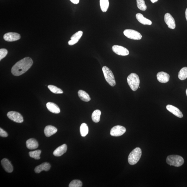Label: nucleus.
Segmentation results:
<instances>
[{
  "label": "nucleus",
  "mask_w": 187,
  "mask_h": 187,
  "mask_svg": "<svg viewBox=\"0 0 187 187\" xmlns=\"http://www.w3.org/2000/svg\"><path fill=\"white\" fill-rule=\"evenodd\" d=\"M127 82L133 91L137 90L140 84V79L137 74L131 73L127 78Z\"/></svg>",
  "instance_id": "obj_4"
},
{
  "label": "nucleus",
  "mask_w": 187,
  "mask_h": 187,
  "mask_svg": "<svg viewBox=\"0 0 187 187\" xmlns=\"http://www.w3.org/2000/svg\"><path fill=\"white\" fill-rule=\"evenodd\" d=\"M33 61L30 57H25L14 64L11 69L12 74L18 76L26 72L32 66Z\"/></svg>",
  "instance_id": "obj_1"
},
{
  "label": "nucleus",
  "mask_w": 187,
  "mask_h": 187,
  "mask_svg": "<svg viewBox=\"0 0 187 187\" xmlns=\"http://www.w3.org/2000/svg\"><path fill=\"white\" fill-rule=\"evenodd\" d=\"M83 34V31H79L76 33L71 37V40L68 42V44L73 45L77 44L82 36Z\"/></svg>",
  "instance_id": "obj_12"
},
{
  "label": "nucleus",
  "mask_w": 187,
  "mask_h": 187,
  "mask_svg": "<svg viewBox=\"0 0 187 187\" xmlns=\"http://www.w3.org/2000/svg\"><path fill=\"white\" fill-rule=\"evenodd\" d=\"M186 95L187 97V89H186Z\"/></svg>",
  "instance_id": "obj_36"
},
{
  "label": "nucleus",
  "mask_w": 187,
  "mask_h": 187,
  "mask_svg": "<svg viewBox=\"0 0 187 187\" xmlns=\"http://www.w3.org/2000/svg\"><path fill=\"white\" fill-rule=\"evenodd\" d=\"M67 146L66 144H63L59 146L55 150L53 153L54 155L56 157L61 156L65 153L67 151Z\"/></svg>",
  "instance_id": "obj_18"
},
{
  "label": "nucleus",
  "mask_w": 187,
  "mask_h": 187,
  "mask_svg": "<svg viewBox=\"0 0 187 187\" xmlns=\"http://www.w3.org/2000/svg\"><path fill=\"white\" fill-rule=\"evenodd\" d=\"M126 131V129L124 127L121 126H116L111 129L110 135L112 136H119L123 135Z\"/></svg>",
  "instance_id": "obj_8"
},
{
  "label": "nucleus",
  "mask_w": 187,
  "mask_h": 187,
  "mask_svg": "<svg viewBox=\"0 0 187 187\" xmlns=\"http://www.w3.org/2000/svg\"><path fill=\"white\" fill-rule=\"evenodd\" d=\"M82 182L79 180H74L69 184V187H81L82 186Z\"/></svg>",
  "instance_id": "obj_30"
},
{
  "label": "nucleus",
  "mask_w": 187,
  "mask_h": 187,
  "mask_svg": "<svg viewBox=\"0 0 187 187\" xmlns=\"http://www.w3.org/2000/svg\"><path fill=\"white\" fill-rule=\"evenodd\" d=\"M20 35L15 32H9L6 33L4 36V39L6 41L13 42L20 39Z\"/></svg>",
  "instance_id": "obj_10"
},
{
  "label": "nucleus",
  "mask_w": 187,
  "mask_h": 187,
  "mask_svg": "<svg viewBox=\"0 0 187 187\" xmlns=\"http://www.w3.org/2000/svg\"><path fill=\"white\" fill-rule=\"evenodd\" d=\"M48 88L51 91V92L56 94H61L63 93V91H62L61 89L57 87L56 86L52 85H49L48 86Z\"/></svg>",
  "instance_id": "obj_28"
},
{
  "label": "nucleus",
  "mask_w": 187,
  "mask_h": 187,
  "mask_svg": "<svg viewBox=\"0 0 187 187\" xmlns=\"http://www.w3.org/2000/svg\"><path fill=\"white\" fill-rule=\"evenodd\" d=\"M80 131L81 136L84 137L87 135L88 133V128L87 124L83 123L80 126Z\"/></svg>",
  "instance_id": "obj_26"
},
{
  "label": "nucleus",
  "mask_w": 187,
  "mask_h": 187,
  "mask_svg": "<svg viewBox=\"0 0 187 187\" xmlns=\"http://www.w3.org/2000/svg\"><path fill=\"white\" fill-rule=\"evenodd\" d=\"M70 1L74 4H77L80 2V0H70Z\"/></svg>",
  "instance_id": "obj_33"
},
{
  "label": "nucleus",
  "mask_w": 187,
  "mask_h": 187,
  "mask_svg": "<svg viewBox=\"0 0 187 187\" xmlns=\"http://www.w3.org/2000/svg\"><path fill=\"white\" fill-rule=\"evenodd\" d=\"M78 93L79 97L83 101L88 102L90 100V95L85 91L81 90H79Z\"/></svg>",
  "instance_id": "obj_22"
},
{
  "label": "nucleus",
  "mask_w": 187,
  "mask_h": 187,
  "mask_svg": "<svg viewBox=\"0 0 187 187\" xmlns=\"http://www.w3.org/2000/svg\"><path fill=\"white\" fill-rule=\"evenodd\" d=\"M100 6L103 12H106L109 8V0H100Z\"/></svg>",
  "instance_id": "obj_23"
},
{
  "label": "nucleus",
  "mask_w": 187,
  "mask_h": 187,
  "mask_svg": "<svg viewBox=\"0 0 187 187\" xmlns=\"http://www.w3.org/2000/svg\"><path fill=\"white\" fill-rule=\"evenodd\" d=\"M8 136V133H7L5 131L3 130L1 128H0V136L2 137H7Z\"/></svg>",
  "instance_id": "obj_32"
},
{
  "label": "nucleus",
  "mask_w": 187,
  "mask_h": 187,
  "mask_svg": "<svg viewBox=\"0 0 187 187\" xmlns=\"http://www.w3.org/2000/svg\"><path fill=\"white\" fill-rule=\"evenodd\" d=\"M166 109L169 112L179 118H182L183 116V114L180 110L173 105H168L166 106Z\"/></svg>",
  "instance_id": "obj_13"
},
{
  "label": "nucleus",
  "mask_w": 187,
  "mask_h": 187,
  "mask_svg": "<svg viewBox=\"0 0 187 187\" xmlns=\"http://www.w3.org/2000/svg\"><path fill=\"white\" fill-rule=\"evenodd\" d=\"M164 20L169 28L172 29H174L176 28V22L174 18L172 17L171 14L169 13L165 14L164 16Z\"/></svg>",
  "instance_id": "obj_11"
},
{
  "label": "nucleus",
  "mask_w": 187,
  "mask_h": 187,
  "mask_svg": "<svg viewBox=\"0 0 187 187\" xmlns=\"http://www.w3.org/2000/svg\"><path fill=\"white\" fill-rule=\"evenodd\" d=\"M157 79L160 83H165L169 81L170 76L169 74L163 71L160 72L157 74Z\"/></svg>",
  "instance_id": "obj_14"
},
{
  "label": "nucleus",
  "mask_w": 187,
  "mask_h": 187,
  "mask_svg": "<svg viewBox=\"0 0 187 187\" xmlns=\"http://www.w3.org/2000/svg\"><path fill=\"white\" fill-rule=\"evenodd\" d=\"M112 50L115 53L120 56H128L129 54V52L127 49L120 45H113L112 47Z\"/></svg>",
  "instance_id": "obj_9"
},
{
  "label": "nucleus",
  "mask_w": 187,
  "mask_h": 187,
  "mask_svg": "<svg viewBox=\"0 0 187 187\" xmlns=\"http://www.w3.org/2000/svg\"><path fill=\"white\" fill-rule=\"evenodd\" d=\"M48 110L52 113L58 114L61 112L59 107L57 105L52 102H48L46 104Z\"/></svg>",
  "instance_id": "obj_17"
},
{
  "label": "nucleus",
  "mask_w": 187,
  "mask_h": 187,
  "mask_svg": "<svg viewBox=\"0 0 187 187\" xmlns=\"http://www.w3.org/2000/svg\"><path fill=\"white\" fill-rule=\"evenodd\" d=\"M158 1H159V0H150L151 2L153 3H156V2H158Z\"/></svg>",
  "instance_id": "obj_34"
},
{
  "label": "nucleus",
  "mask_w": 187,
  "mask_h": 187,
  "mask_svg": "<svg viewBox=\"0 0 187 187\" xmlns=\"http://www.w3.org/2000/svg\"><path fill=\"white\" fill-rule=\"evenodd\" d=\"M136 1L137 6L139 9L143 11H145L147 9V7L144 0H136Z\"/></svg>",
  "instance_id": "obj_29"
},
{
  "label": "nucleus",
  "mask_w": 187,
  "mask_h": 187,
  "mask_svg": "<svg viewBox=\"0 0 187 187\" xmlns=\"http://www.w3.org/2000/svg\"><path fill=\"white\" fill-rule=\"evenodd\" d=\"M26 146L28 149L33 150L36 149L39 146L38 141L34 139H29L26 142Z\"/></svg>",
  "instance_id": "obj_19"
},
{
  "label": "nucleus",
  "mask_w": 187,
  "mask_h": 187,
  "mask_svg": "<svg viewBox=\"0 0 187 187\" xmlns=\"http://www.w3.org/2000/svg\"><path fill=\"white\" fill-rule=\"evenodd\" d=\"M50 168H51V165L49 163L44 162L36 167L34 171L36 173H39L42 171H49Z\"/></svg>",
  "instance_id": "obj_16"
},
{
  "label": "nucleus",
  "mask_w": 187,
  "mask_h": 187,
  "mask_svg": "<svg viewBox=\"0 0 187 187\" xmlns=\"http://www.w3.org/2000/svg\"><path fill=\"white\" fill-rule=\"evenodd\" d=\"M1 164L5 171L9 173H11L13 171V167L10 161L6 159L2 160Z\"/></svg>",
  "instance_id": "obj_15"
},
{
  "label": "nucleus",
  "mask_w": 187,
  "mask_h": 187,
  "mask_svg": "<svg viewBox=\"0 0 187 187\" xmlns=\"http://www.w3.org/2000/svg\"><path fill=\"white\" fill-rule=\"evenodd\" d=\"M7 116L9 119L14 122L21 123L24 121L22 116L19 113L15 111H10L7 114Z\"/></svg>",
  "instance_id": "obj_7"
},
{
  "label": "nucleus",
  "mask_w": 187,
  "mask_h": 187,
  "mask_svg": "<svg viewBox=\"0 0 187 187\" xmlns=\"http://www.w3.org/2000/svg\"><path fill=\"white\" fill-rule=\"evenodd\" d=\"M185 14V17L186 18V20L187 21V8L186 9Z\"/></svg>",
  "instance_id": "obj_35"
},
{
  "label": "nucleus",
  "mask_w": 187,
  "mask_h": 187,
  "mask_svg": "<svg viewBox=\"0 0 187 187\" xmlns=\"http://www.w3.org/2000/svg\"><path fill=\"white\" fill-rule=\"evenodd\" d=\"M142 155V151L140 148L137 147L133 150L129 154L128 161L131 165H134L139 160Z\"/></svg>",
  "instance_id": "obj_2"
},
{
  "label": "nucleus",
  "mask_w": 187,
  "mask_h": 187,
  "mask_svg": "<svg viewBox=\"0 0 187 187\" xmlns=\"http://www.w3.org/2000/svg\"><path fill=\"white\" fill-rule=\"evenodd\" d=\"M41 151L40 150H38L34 151H32L29 153L30 156L35 159L38 160L40 159V155Z\"/></svg>",
  "instance_id": "obj_27"
},
{
  "label": "nucleus",
  "mask_w": 187,
  "mask_h": 187,
  "mask_svg": "<svg viewBox=\"0 0 187 187\" xmlns=\"http://www.w3.org/2000/svg\"><path fill=\"white\" fill-rule=\"evenodd\" d=\"M57 131V129L54 126H48L45 127L44 129V133L47 137H50L56 133Z\"/></svg>",
  "instance_id": "obj_21"
},
{
  "label": "nucleus",
  "mask_w": 187,
  "mask_h": 187,
  "mask_svg": "<svg viewBox=\"0 0 187 187\" xmlns=\"http://www.w3.org/2000/svg\"><path fill=\"white\" fill-rule=\"evenodd\" d=\"M125 36L129 39L134 40H140L142 39V36L138 31L131 29H126L123 32Z\"/></svg>",
  "instance_id": "obj_6"
},
{
  "label": "nucleus",
  "mask_w": 187,
  "mask_h": 187,
  "mask_svg": "<svg viewBox=\"0 0 187 187\" xmlns=\"http://www.w3.org/2000/svg\"><path fill=\"white\" fill-rule=\"evenodd\" d=\"M167 163L170 166L179 167L182 166L184 163V159L181 156L172 155L168 156L166 159Z\"/></svg>",
  "instance_id": "obj_3"
},
{
  "label": "nucleus",
  "mask_w": 187,
  "mask_h": 187,
  "mask_svg": "<svg viewBox=\"0 0 187 187\" xmlns=\"http://www.w3.org/2000/svg\"><path fill=\"white\" fill-rule=\"evenodd\" d=\"M8 54V51L6 49H0V61L4 58Z\"/></svg>",
  "instance_id": "obj_31"
},
{
  "label": "nucleus",
  "mask_w": 187,
  "mask_h": 187,
  "mask_svg": "<svg viewBox=\"0 0 187 187\" xmlns=\"http://www.w3.org/2000/svg\"><path fill=\"white\" fill-rule=\"evenodd\" d=\"M136 18L138 21L143 25H151L152 21L143 16L142 14L138 13L136 14Z\"/></svg>",
  "instance_id": "obj_20"
},
{
  "label": "nucleus",
  "mask_w": 187,
  "mask_h": 187,
  "mask_svg": "<svg viewBox=\"0 0 187 187\" xmlns=\"http://www.w3.org/2000/svg\"><path fill=\"white\" fill-rule=\"evenodd\" d=\"M102 71L103 73L105 80L110 85L113 87L116 85V81L114 76L112 72L107 66H104L102 68Z\"/></svg>",
  "instance_id": "obj_5"
},
{
  "label": "nucleus",
  "mask_w": 187,
  "mask_h": 187,
  "mask_svg": "<svg viewBox=\"0 0 187 187\" xmlns=\"http://www.w3.org/2000/svg\"><path fill=\"white\" fill-rule=\"evenodd\" d=\"M178 77L180 80H185L187 78V67H184L181 69L179 73Z\"/></svg>",
  "instance_id": "obj_25"
},
{
  "label": "nucleus",
  "mask_w": 187,
  "mask_h": 187,
  "mask_svg": "<svg viewBox=\"0 0 187 187\" xmlns=\"http://www.w3.org/2000/svg\"><path fill=\"white\" fill-rule=\"evenodd\" d=\"M101 112L100 110H95L92 114V120L95 123H98L100 121V115Z\"/></svg>",
  "instance_id": "obj_24"
}]
</instances>
